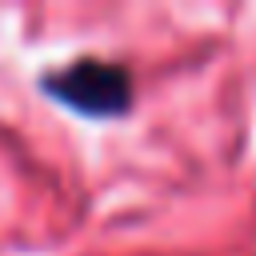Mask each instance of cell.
<instances>
[{"mask_svg":"<svg viewBox=\"0 0 256 256\" xmlns=\"http://www.w3.org/2000/svg\"><path fill=\"white\" fill-rule=\"evenodd\" d=\"M36 88L52 104H60L84 120H124L136 108L132 72L120 60H104V56H76L60 68L44 72L36 80Z\"/></svg>","mask_w":256,"mask_h":256,"instance_id":"6da1fadb","label":"cell"}]
</instances>
